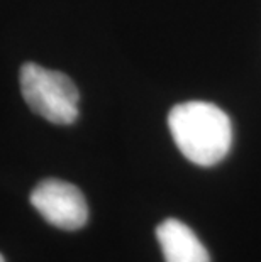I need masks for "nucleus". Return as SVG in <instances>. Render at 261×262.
<instances>
[{
	"label": "nucleus",
	"mask_w": 261,
	"mask_h": 262,
	"mask_svg": "<svg viewBox=\"0 0 261 262\" xmlns=\"http://www.w3.org/2000/svg\"><path fill=\"white\" fill-rule=\"evenodd\" d=\"M0 262H5V260H4V257H2V254H0Z\"/></svg>",
	"instance_id": "nucleus-5"
},
{
	"label": "nucleus",
	"mask_w": 261,
	"mask_h": 262,
	"mask_svg": "<svg viewBox=\"0 0 261 262\" xmlns=\"http://www.w3.org/2000/svg\"><path fill=\"white\" fill-rule=\"evenodd\" d=\"M31 205L48 224L61 230H78L88 220L85 196L75 185L61 180H44L31 193Z\"/></svg>",
	"instance_id": "nucleus-3"
},
{
	"label": "nucleus",
	"mask_w": 261,
	"mask_h": 262,
	"mask_svg": "<svg viewBox=\"0 0 261 262\" xmlns=\"http://www.w3.org/2000/svg\"><path fill=\"white\" fill-rule=\"evenodd\" d=\"M171 137L180 152L197 166H214L232 144V125L224 110L209 102L175 105L168 115Z\"/></svg>",
	"instance_id": "nucleus-1"
},
{
	"label": "nucleus",
	"mask_w": 261,
	"mask_h": 262,
	"mask_svg": "<svg viewBox=\"0 0 261 262\" xmlns=\"http://www.w3.org/2000/svg\"><path fill=\"white\" fill-rule=\"evenodd\" d=\"M19 81L22 97L32 112L59 125L73 124L76 120L80 95L66 75L26 63L21 68Z\"/></svg>",
	"instance_id": "nucleus-2"
},
{
	"label": "nucleus",
	"mask_w": 261,
	"mask_h": 262,
	"mask_svg": "<svg viewBox=\"0 0 261 262\" xmlns=\"http://www.w3.org/2000/svg\"><path fill=\"white\" fill-rule=\"evenodd\" d=\"M165 262H210L207 249L195 232L176 219H166L156 228Z\"/></svg>",
	"instance_id": "nucleus-4"
}]
</instances>
